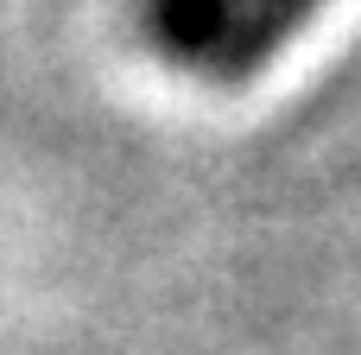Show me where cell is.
I'll return each mask as SVG.
<instances>
[{"instance_id": "1", "label": "cell", "mask_w": 361, "mask_h": 355, "mask_svg": "<svg viewBox=\"0 0 361 355\" xmlns=\"http://www.w3.org/2000/svg\"><path fill=\"white\" fill-rule=\"evenodd\" d=\"M324 0H146V38L178 70L241 83Z\"/></svg>"}]
</instances>
